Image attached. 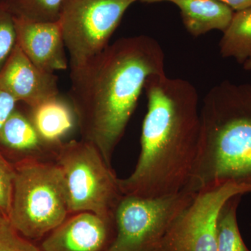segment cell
<instances>
[{"label":"cell","instance_id":"44dd1931","mask_svg":"<svg viewBox=\"0 0 251 251\" xmlns=\"http://www.w3.org/2000/svg\"><path fill=\"white\" fill-rule=\"evenodd\" d=\"M18 103V100L0 85V129L8 117L16 110Z\"/></svg>","mask_w":251,"mask_h":251},{"label":"cell","instance_id":"ac0fdd59","mask_svg":"<svg viewBox=\"0 0 251 251\" xmlns=\"http://www.w3.org/2000/svg\"><path fill=\"white\" fill-rule=\"evenodd\" d=\"M16 45L14 17L4 0H0V71Z\"/></svg>","mask_w":251,"mask_h":251},{"label":"cell","instance_id":"ffe728a7","mask_svg":"<svg viewBox=\"0 0 251 251\" xmlns=\"http://www.w3.org/2000/svg\"><path fill=\"white\" fill-rule=\"evenodd\" d=\"M0 251H41L34 242L23 237L10 224L0 226Z\"/></svg>","mask_w":251,"mask_h":251},{"label":"cell","instance_id":"e0dca14e","mask_svg":"<svg viewBox=\"0 0 251 251\" xmlns=\"http://www.w3.org/2000/svg\"><path fill=\"white\" fill-rule=\"evenodd\" d=\"M16 18L34 22H57L64 0H4Z\"/></svg>","mask_w":251,"mask_h":251},{"label":"cell","instance_id":"ba28073f","mask_svg":"<svg viewBox=\"0 0 251 251\" xmlns=\"http://www.w3.org/2000/svg\"><path fill=\"white\" fill-rule=\"evenodd\" d=\"M251 193L232 182L196 193L171 225L156 251H217L216 224L219 211L229 198Z\"/></svg>","mask_w":251,"mask_h":251},{"label":"cell","instance_id":"5bb4252c","mask_svg":"<svg viewBox=\"0 0 251 251\" xmlns=\"http://www.w3.org/2000/svg\"><path fill=\"white\" fill-rule=\"evenodd\" d=\"M29 109V118L41 138L54 146L64 143L77 122L72 103L59 95Z\"/></svg>","mask_w":251,"mask_h":251},{"label":"cell","instance_id":"7402d4cb","mask_svg":"<svg viewBox=\"0 0 251 251\" xmlns=\"http://www.w3.org/2000/svg\"><path fill=\"white\" fill-rule=\"evenodd\" d=\"M226 4L234 12L242 11L251 6V0H218Z\"/></svg>","mask_w":251,"mask_h":251},{"label":"cell","instance_id":"9c48e42d","mask_svg":"<svg viewBox=\"0 0 251 251\" xmlns=\"http://www.w3.org/2000/svg\"><path fill=\"white\" fill-rule=\"evenodd\" d=\"M115 234V223L92 212L70 214L41 239V251H105Z\"/></svg>","mask_w":251,"mask_h":251},{"label":"cell","instance_id":"277c9868","mask_svg":"<svg viewBox=\"0 0 251 251\" xmlns=\"http://www.w3.org/2000/svg\"><path fill=\"white\" fill-rule=\"evenodd\" d=\"M14 166L8 221L23 237L41 240L70 215L62 172L55 161L24 160Z\"/></svg>","mask_w":251,"mask_h":251},{"label":"cell","instance_id":"7a4b0ae2","mask_svg":"<svg viewBox=\"0 0 251 251\" xmlns=\"http://www.w3.org/2000/svg\"><path fill=\"white\" fill-rule=\"evenodd\" d=\"M144 90L148 111L142 126L141 150L134 171L120 179L123 195L143 198L183 191L199 146L201 109L189 81L165 74L149 77Z\"/></svg>","mask_w":251,"mask_h":251},{"label":"cell","instance_id":"9a60e30c","mask_svg":"<svg viewBox=\"0 0 251 251\" xmlns=\"http://www.w3.org/2000/svg\"><path fill=\"white\" fill-rule=\"evenodd\" d=\"M225 58H234L244 64L251 53V6L234 12L228 27L219 43Z\"/></svg>","mask_w":251,"mask_h":251},{"label":"cell","instance_id":"7c38bea8","mask_svg":"<svg viewBox=\"0 0 251 251\" xmlns=\"http://www.w3.org/2000/svg\"><path fill=\"white\" fill-rule=\"evenodd\" d=\"M59 146L46 143L29 117L16 109L0 129V147L22 156L21 161H55Z\"/></svg>","mask_w":251,"mask_h":251},{"label":"cell","instance_id":"5b68a950","mask_svg":"<svg viewBox=\"0 0 251 251\" xmlns=\"http://www.w3.org/2000/svg\"><path fill=\"white\" fill-rule=\"evenodd\" d=\"M55 163L62 172L70 214L87 211L114 222L124 195L120 179L97 148L83 140L64 142Z\"/></svg>","mask_w":251,"mask_h":251},{"label":"cell","instance_id":"52a82bcc","mask_svg":"<svg viewBox=\"0 0 251 251\" xmlns=\"http://www.w3.org/2000/svg\"><path fill=\"white\" fill-rule=\"evenodd\" d=\"M138 0H64L58 22L71 70L81 67L109 45L126 10Z\"/></svg>","mask_w":251,"mask_h":251},{"label":"cell","instance_id":"30bf717a","mask_svg":"<svg viewBox=\"0 0 251 251\" xmlns=\"http://www.w3.org/2000/svg\"><path fill=\"white\" fill-rule=\"evenodd\" d=\"M0 85L29 108L59 95L57 75L36 67L17 44L0 71Z\"/></svg>","mask_w":251,"mask_h":251},{"label":"cell","instance_id":"8fae6325","mask_svg":"<svg viewBox=\"0 0 251 251\" xmlns=\"http://www.w3.org/2000/svg\"><path fill=\"white\" fill-rule=\"evenodd\" d=\"M14 23L16 44L33 64L52 74L67 69L65 44L58 21L34 22L14 17Z\"/></svg>","mask_w":251,"mask_h":251},{"label":"cell","instance_id":"cb8c5ba5","mask_svg":"<svg viewBox=\"0 0 251 251\" xmlns=\"http://www.w3.org/2000/svg\"><path fill=\"white\" fill-rule=\"evenodd\" d=\"M7 221H8L4 216H2L0 214V226H2L3 224H4L5 223L7 222Z\"/></svg>","mask_w":251,"mask_h":251},{"label":"cell","instance_id":"2e32d148","mask_svg":"<svg viewBox=\"0 0 251 251\" xmlns=\"http://www.w3.org/2000/svg\"><path fill=\"white\" fill-rule=\"evenodd\" d=\"M242 196L229 198L219 211L216 224L217 251H250L238 226L237 209Z\"/></svg>","mask_w":251,"mask_h":251},{"label":"cell","instance_id":"8992f818","mask_svg":"<svg viewBox=\"0 0 251 251\" xmlns=\"http://www.w3.org/2000/svg\"><path fill=\"white\" fill-rule=\"evenodd\" d=\"M196 193L143 198L124 195L115 211V234L105 251H156Z\"/></svg>","mask_w":251,"mask_h":251},{"label":"cell","instance_id":"d6986e66","mask_svg":"<svg viewBox=\"0 0 251 251\" xmlns=\"http://www.w3.org/2000/svg\"><path fill=\"white\" fill-rule=\"evenodd\" d=\"M14 166L0 150V214L9 219L14 186Z\"/></svg>","mask_w":251,"mask_h":251},{"label":"cell","instance_id":"4fadbf2b","mask_svg":"<svg viewBox=\"0 0 251 251\" xmlns=\"http://www.w3.org/2000/svg\"><path fill=\"white\" fill-rule=\"evenodd\" d=\"M143 3L168 1L180 9L183 24L191 35L198 37L212 30L224 32L234 11L218 0H138Z\"/></svg>","mask_w":251,"mask_h":251},{"label":"cell","instance_id":"6da1fadb","mask_svg":"<svg viewBox=\"0 0 251 251\" xmlns=\"http://www.w3.org/2000/svg\"><path fill=\"white\" fill-rule=\"evenodd\" d=\"M165 74V54L147 35L120 38L71 70L69 99L82 140L94 145L108 166L149 77Z\"/></svg>","mask_w":251,"mask_h":251},{"label":"cell","instance_id":"603a6c76","mask_svg":"<svg viewBox=\"0 0 251 251\" xmlns=\"http://www.w3.org/2000/svg\"><path fill=\"white\" fill-rule=\"evenodd\" d=\"M243 66H244V69L245 70L251 71V53L247 60L245 61V62L243 64Z\"/></svg>","mask_w":251,"mask_h":251},{"label":"cell","instance_id":"3957f363","mask_svg":"<svg viewBox=\"0 0 251 251\" xmlns=\"http://www.w3.org/2000/svg\"><path fill=\"white\" fill-rule=\"evenodd\" d=\"M227 182L251 191V85L226 80L203 100L197 156L183 191Z\"/></svg>","mask_w":251,"mask_h":251}]
</instances>
